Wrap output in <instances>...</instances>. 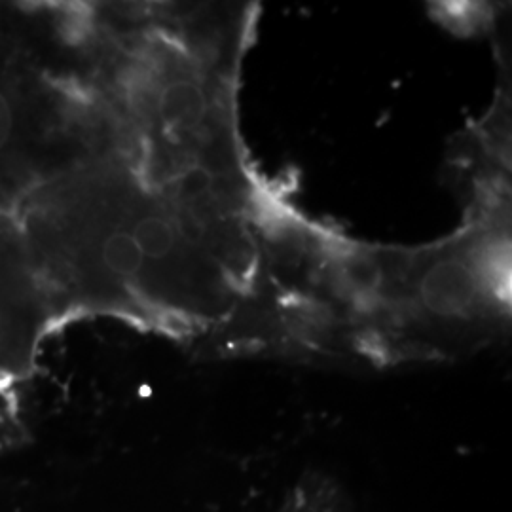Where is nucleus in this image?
<instances>
[{
    "label": "nucleus",
    "mask_w": 512,
    "mask_h": 512,
    "mask_svg": "<svg viewBox=\"0 0 512 512\" xmlns=\"http://www.w3.org/2000/svg\"><path fill=\"white\" fill-rule=\"evenodd\" d=\"M274 512H353L340 490L321 478L296 484Z\"/></svg>",
    "instance_id": "f257e3e1"
},
{
    "label": "nucleus",
    "mask_w": 512,
    "mask_h": 512,
    "mask_svg": "<svg viewBox=\"0 0 512 512\" xmlns=\"http://www.w3.org/2000/svg\"><path fill=\"white\" fill-rule=\"evenodd\" d=\"M101 258L112 274L122 275V277L137 274L145 260L137 241L128 232L110 234L103 243Z\"/></svg>",
    "instance_id": "f03ea898"
},
{
    "label": "nucleus",
    "mask_w": 512,
    "mask_h": 512,
    "mask_svg": "<svg viewBox=\"0 0 512 512\" xmlns=\"http://www.w3.org/2000/svg\"><path fill=\"white\" fill-rule=\"evenodd\" d=\"M133 238L137 241L143 256L148 258H164L169 255L175 247V230L169 222L160 217H147L135 226Z\"/></svg>",
    "instance_id": "7ed1b4c3"
},
{
    "label": "nucleus",
    "mask_w": 512,
    "mask_h": 512,
    "mask_svg": "<svg viewBox=\"0 0 512 512\" xmlns=\"http://www.w3.org/2000/svg\"><path fill=\"white\" fill-rule=\"evenodd\" d=\"M14 131V112L8 99L0 93V150L6 147Z\"/></svg>",
    "instance_id": "20e7f679"
}]
</instances>
